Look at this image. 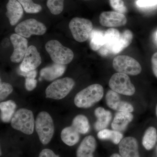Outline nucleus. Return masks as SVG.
I'll use <instances>...</instances> for the list:
<instances>
[{"label":"nucleus","instance_id":"obj_1","mask_svg":"<svg viewBox=\"0 0 157 157\" xmlns=\"http://www.w3.org/2000/svg\"><path fill=\"white\" fill-rule=\"evenodd\" d=\"M105 44L98 52L102 56L109 54H117L126 48L132 43L133 35L129 30L122 33L116 29L110 28L104 32Z\"/></svg>","mask_w":157,"mask_h":157},{"label":"nucleus","instance_id":"obj_2","mask_svg":"<svg viewBox=\"0 0 157 157\" xmlns=\"http://www.w3.org/2000/svg\"><path fill=\"white\" fill-rule=\"evenodd\" d=\"M104 94V88L101 85H91L76 95L74 104L79 108H90L101 101Z\"/></svg>","mask_w":157,"mask_h":157},{"label":"nucleus","instance_id":"obj_3","mask_svg":"<svg viewBox=\"0 0 157 157\" xmlns=\"http://www.w3.org/2000/svg\"><path fill=\"white\" fill-rule=\"evenodd\" d=\"M45 48L54 63L67 65L74 58V53L70 48L65 47L59 41L52 40L46 43Z\"/></svg>","mask_w":157,"mask_h":157},{"label":"nucleus","instance_id":"obj_4","mask_svg":"<svg viewBox=\"0 0 157 157\" xmlns=\"http://www.w3.org/2000/svg\"><path fill=\"white\" fill-rule=\"evenodd\" d=\"M35 128L41 143H49L54 132L53 120L49 113L45 111L39 113L35 121Z\"/></svg>","mask_w":157,"mask_h":157},{"label":"nucleus","instance_id":"obj_5","mask_svg":"<svg viewBox=\"0 0 157 157\" xmlns=\"http://www.w3.org/2000/svg\"><path fill=\"white\" fill-rule=\"evenodd\" d=\"M13 128L30 135L33 133L35 122L33 113L25 108H21L15 113L11 120Z\"/></svg>","mask_w":157,"mask_h":157},{"label":"nucleus","instance_id":"obj_6","mask_svg":"<svg viewBox=\"0 0 157 157\" xmlns=\"http://www.w3.org/2000/svg\"><path fill=\"white\" fill-rule=\"evenodd\" d=\"M75 84L74 80L70 77L55 80L46 88V98L55 100L63 99L73 89Z\"/></svg>","mask_w":157,"mask_h":157},{"label":"nucleus","instance_id":"obj_7","mask_svg":"<svg viewBox=\"0 0 157 157\" xmlns=\"http://www.w3.org/2000/svg\"><path fill=\"white\" fill-rule=\"evenodd\" d=\"M72 36L77 42H85L89 39L93 29L92 22L90 20L75 17L70 21L69 25Z\"/></svg>","mask_w":157,"mask_h":157},{"label":"nucleus","instance_id":"obj_8","mask_svg":"<svg viewBox=\"0 0 157 157\" xmlns=\"http://www.w3.org/2000/svg\"><path fill=\"white\" fill-rule=\"evenodd\" d=\"M113 67L118 73L136 76L141 73L142 68L139 62L126 55L116 56L113 61Z\"/></svg>","mask_w":157,"mask_h":157},{"label":"nucleus","instance_id":"obj_9","mask_svg":"<svg viewBox=\"0 0 157 157\" xmlns=\"http://www.w3.org/2000/svg\"><path fill=\"white\" fill-rule=\"evenodd\" d=\"M111 90L124 95L131 96L135 94V88L127 74L117 73L113 74L109 82Z\"/></svg>","mask_w":157,"mask_h":157},{"label":"nucleus","instance_id":"obj_10","mask_svg":"<svg viewBox=\"0 0 157 157\" xmlns=\"http://www.w3.org/2000/svg\"><path fill=\"white\" fill-rule=\"evenodd\" d=\"M47 28L44 24L33 18L24 21L17 25L14 29L15 33L25 38L32 35L42 36L46 33Z\"/></svg>","mask_w":157,"mask_h":157},{"label":"nucleus","instance_id":"obj_11","mask_svg":"<svg viewBox=\"0 0 157 157\" xmlns=\"http://www.w3.org/2000/svg\"><path fill=\"white\" fill-rule=\"evenodd\" d=\"M10 40L14 48L10 59L13 63H20L22 61L28 48V40L25 37L16 33L11 35Z\"/></svg>","mask_w":157,"mask_h":157},{"label":"nucleus","instance_id":"obj_12","mask_svg":"<svg viewBox=\"0 0 157 157\" xmlns=\"http://www.w3.org/2000/svg\"><path fill=\"white\" fill-rule=\"evenodd\" d=\"M42 63L40 53L34 45L29 46L22 63L20 70L23 72H29L36 70Z\"/></svg>","mask_w":157,"mask_h":157},{"label":"nucleus","instance_id":"obj_13","mask_svg":"<svg viewBox=\"0 0 157 157\" xmlns=\"http://www.w3.org/2000/svg\"><path fill=\"white\" fill-rule=\"evenodd\" d=\"M99 21L101 25L107 27L122 26L126 24L127 19L123 14L115 11H104L100 14Z\"/></svg>","mask_w":157,"mask_h":157},{"label":"nucleus","instance_id":"obj_14","mask_svg":"<svg viewBox=\"0 0 157 157\" xmlns=\"http://www.w3.org/2000/svg\"><path fill=\"white\" fill-rule=\"evenodd\" d=\"M105 99L107 106L113 110L119 112L131 113L134 111V108L132 104L121 101L119 94L112 90H109L107 92Z\"/></svg>","mask_w":157,"mask_h":157},{"label":"nucleus","instance_id":"obj_15","mask_svg":"<svg viewBox=\"0 0 157 157\" xmlns=\"http://www.w3.org/2000/svg\"><path fill=\"white\" fill-rule=\"evenodd\" d=\"M120 155L122 157H140L138 144L135 137H125L119 144Z\"/></svg>","mask_w":157,"mask_h":157},{"label":"nucleus","instance_id":"obj_16","mask_svg":"<svg viewBox=\"0 0 157 157\" xmlns=\"http://www.w3.org/2000/svg\"><path fill=\"white\" fill-rule=\"evenodd\" d=\"M6 15L11 25H14L21 19L23 14L22 6L17 0H9L6 5Z\"/></svg>","mask_w":157,"mask_h":157},{"label":"nucleus","instance_id":"obj_17","mask_svg":"<svg viewBox=\"0 0 157 157\" xmlns=\"http://www.w3.org/2000/svg\"><path fill=\"white\" fill-rule=\"evenodd\" d=\"M97 147V142L94 136L90 135L85 137L76 151L77 157H94V153Z\"/></svg>","mask_w":157,"mask_h":157},{"label":"nucleus","instance_id":"obj_18","mask_svg":"<svg viewBox=\"0 0 157 157\" xmlns=\"http://www.w3.org/2000/svg\"><path fill=\"white\" fill-rule=\"evenodd\" d=\"M66 70V65L54 63L51 66L42 69L40 71V76L47 81H52L62 76Z\"/></svg>","mask_w":157,"mask_h":157},{"label":"nucleus","instance_id":"obj_19","mask_svg":"<svg viewBox=\"0 0 157 157\" xmlns=\"http://www.w3.org/2000/svg\"><path fill=\"white\" fill-rule=\"evenodd\" d=\"M133 116L132 113L118 112L114 117L111 124V127L113 130L122 132L124 131L128 125L133 120Z\"/></svg>","mask_w":157,"mask_h":157},{"label":"nucleus","instance_id":"obj_20","mask_svg":"<svg viewBox=\"0 0 157 157\" xmlns=\"http://www.w3.org/2000/svg\"><path fill=\"white\" fill-rule=\"evenodd\" d=\"M94 114L97 118V121L94 124L95 129L99 132L106 129L112 119L111 113L103 107H99L95 109Z\"/></svg>","mask_w":157,"mask_h":157},{"label":"nucleus","instance_id":"obj_21","mask_svg":"<svg viewBox=\"0 0 157 157\" xmlns=\"http://www.w3.org/2000/svg\"><path fill=\"white\" fill-rule=\"evenodd\" d=\"M16 104L12 100L1 102L0 104L1 119L3 122H9L15 113Z\"/></svg>","mask_w":157,"mask_h":157},{"label":"nucleus","instance_id":"obj_22","mask_svg":"<svg viewBox=\"0 0 157 157\" xmlns=\"http://www.w3.org/2000/svg\"><path fill=\"white\" fill-rule=\"evenodd\" d=\"M61 137L65 144L68 146H72L79 141L80 134L71 126L66 127L62 130Z\"/></svg>","mask_w":157,"mask_h":157},{"label":"nucleus","instance_id":"obj_23","mask_svg":"<svg viewBox=\"0 0 157 157\" xmlns=\"http://www.w3.org/2000/svg\"><path fill=\"white\" fill-rule=\"evenodd\" d=\"M89 39L90 48L95 51L99 50L105 44L104 33L99 30H93Z\"/></svg>","mask_w":157,"mask_h":157},{"label":"nucleus","instance_id":"obj_24","mask_svg":"<svg viewBox=\"0 0 157 157\" xmlns=\"http://www.w3.org/2000/svg\"><path fill=\"white\" fill-rule=\"evenodd\" d=\"M98 137L101 140H109L114 144H117L122 140L123 135L121 132L104 129L99 131Z\"/></svg>","mask_w":157,"mask_h":157},{"label":"nucleus","instance_id":"obj_25","mask_svg":"<svg viewBox=\"0 0 157 157\" xmlns=\"http://www.w3.org/2000/svg\"><path fill=\"white\" fill-rule=\"evenodd\" d=\"M72 126L80 134H86L89 131L90 125L87 118L84 115L79 114L74 118Z\"/></svg>","mask_w":157,"mask_h":157},{"label":"nucleus","instance_id":"obj_26","mask_svg":"<svg viewBox=\"0 0 157 157\" xmlns=\"http://www.w3.org/2000/svg\"><path fill=\"white\" fill-rule=\"evenodd\" d=\"M157 139L156 129L150 127L147 129L142 138V144L147 150H150L155 146Z\"/></svg>","mask_w":157,"mask_h":157},{"label":"nucleus","instance_id":"obj_27","mask_svg":"<svg viewBox=\"0 0 157 157\" xmlns=\"http://www.w3.org/2000/svg\"><path fill=\"white\" fill-rule=\"evenodd\" d=\"M19 74L25 78V88L28 91L33 90L37 86V80L35 79L37 75L36 70L29 72H23L20 70Z\"/></svg>","mask_w":157,"mask_h":157},{"label":"nucleus","instance_id":"obj_28","mask_svg":"<svg viewBox=\"0 0 157 157\" xmlns=\"http://www.w3.org/2000/svg\"><path fill=\"white\" fill-rule=\"evenodd\" d=\"M22 6L24 10L29 14L38 13L42 10V6L33 2V0H17Z\"/></svg>","mask_w":157,"mask_h":157},{"label":"nucleus","instance_id":"obj_29","mask_svg":"<svg viewBox=\"0 0 157 157\" xmlns=\"http://www.w3.org/2000/svg\"><path fill=\"white\" fill-rule=\"evenodd\" d=\"M64 0H47V7L51 13L54 15L60 14L64 9Z\"/></svg>","mask_w":157,"mask_h":157},{"label":"nucleus","instance_id":"obj_30","mask_svg":"<svg viewBox=\"0 0 157 157\" xmlns=\"http://www.w3.org/2000/svg\"><path fill=\"white\" fill-rule=\"evenodd\" d=\"M13 87L7 82H1L0 84V99L2 101L13 91Z\"/></svg>","mask_w":157,"mask_h":157},{"label":"nucleus","instance_id":"obj_31","mask_svg":"<svg viewBox=\"0 0 157 157\" xmlns=\"http://www.w3.org/2000/svg\"><path fill=\"white\" fill-rule=\"evenodd\" d=\"M110 5L116 12L124 14L127 11V7L122 0H109Z\"/></svg>","mask_w":157,"mask_h":157},{"label":"nucleus","instance_id":"obj_32","mask_svg":"<svg viewBox=\"0 0 157 157\" xmlns=\"http://www.w3.org/2000/svg\"><path fill=\"white\" fill-rule=\"evenodd\" d=\"M136 4L139 8H150L157 6V0H137Z\"/></svg>","mask_w":157,"mask_h":157},{"label":"nucleus","instance_id":"obj_33","mask_svg":"<svg viewBox=\"0 0 157 157\" xmlns=\"http://www.w3.org/2000/svg\"><path fill=\"white\" fill-rule=\"evenodd\" d=\"M39 157H59L49 149H44L40 152Z\"/></svg>","mask_w":157,"mask_h":157},{"label":"nucleus","instance_id":"obj_34","mask_svg":"<svg viewBox=\"0 0 157 157\" xmlns=\"http://www.w3.org/2000/svg\"><path fill=\"white\" fill-rule=\"evenodd\" d=\"M151 63L153 72L157 78V52L154 54L152 56Z\"/></svg>","mask_w":157,"mask_h":157},{"label":"nucleus","instance_id":"obj_35","mask_svg":"<svg viewBox=\"0 0 157 157\" xmlns=\"http://www.w3.org/2000/svg\"><path fill=\"white\" fill-rule=\"evenodd\" d=\"M110 157H122L120 155L118 154H113L112 155L110 156Z\"/></svg>","mask_w":157,"mask_h":157},{"label":"nucleus","instance_id":"obj_36","mask_svg":"<svg viewBox=\"0 0 157 157\" xmlns=\"http://www.w3.org/2000/svg\"><path fill=\"white\" fill-rule=\"evenodd\" d=\"M156 114L157 117V104L156 107Z\"/></svg>","mask_w":157,"mask_h":157},{"label":"nucleus","instance_id":"obj_37","mask_svg":"<svg viewBox=\"0 0 157 157\" xmlns=\"http://www.w3.org/2000/svg\"><path fill=\"white\" fill-rule=\"evenodd\" d=\"M156 36H157V33H156Z\"/></svg>","mask_w":157,"mask_h":157},{"label":"nucleus","instance_id":"obj_38","mask_svg":"<svg viewBox=\"0 0 157 157\" xmlns=\"http://www.w3.org/2000/svg\"></svg>","mask_w":157,"mask_h":157},{"label":"nucleus","instance_id":"obj_39","mask_svg":"<svg viewBox=\"0 0 157 157\" xmlns=\"http://www.w3.org/2000/svg\"><path fill=\"white\" fill-rule=\"evenodd\" d=\"M86 1H87V0H86Z\"/></svg>","mask_w":157,"mask_h":157}]
</instances>
